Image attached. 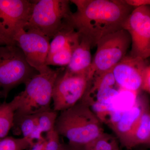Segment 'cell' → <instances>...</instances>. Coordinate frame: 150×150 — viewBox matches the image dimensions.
<instances>
[{
  "label": "cell",
  "mask_w": 150,
  "mask_h": 150,
  "mask_svg": "<svg viewBox=\"0 0 150 150\" xmlns=\"http://www.w3.org/2000/svg\"><path fill=\"white\" fill-rule=\"evenodd\" d=\"M33 1L0 0V36L9 45H16L15 39L24 30L29 20Z\"/></svg>",
  "instance_id": "8"
},
{
  "label": "cell",
  "mask_w": 150,
  "mask_h": 150,
  "mask_svg": "<svg viewBox=\"0 0 150 150\" xmlns=\"http://www.w3.org/2000/svg\"><path fill=\"white\" fill-rule=\"evenodd\" d=\"M88 83L87 75L73 74L64 69L57 77L53 88V110L59 112L79 102Z\"/></svg>",
  "instance_id": "7"
},
{
  "label": "cell",
  "mask_w": 150,
  "mask_h": 150,
  "mask_svg": "<svg viewBox=\"0 0 150 150\" xmlns=\"http://www.w3.org/2000/svg\"><path fill=\"white\" fill-rule=\"evenodd\" d=\"M149 105L146 98L139 95L134 105L123 111L120 120L111 128L122 144L132 134L143 112Z\"/></svg>",
  "instance_id": "12"
},
{
  "label": "cell",
  "mask_w": 150,
  "mask_h": 150,
  "mask_svg": "<svg viewBox=\"0 0 150 150\" xmlns=\"http://www.w3.org/2000/svg\"><path fill=\"white\" fill-rule=\"evenodd\" d=\"M6 45H9L8 43L4 38L0 36V46Z\"/></svg>",
  "instance_id": "25"
},
{
  "label": "cell",
  "mask_w": 150,
  "mask_h": 150,
  "mask_svg": "<svg viewBox=\"0 0 150 150\" xmlns=\"http://www.w3.org/2000/svg\"><path fill=\"white\" fill-rule=\"evenodd\" d=\"M0 96H1V87H0Z\"/></svg>",
  "instance_id": "28"
},
{
  "label": "cell",
  "mask_w": 150,
  "mask_h": 150,
  "mask_svg": "<svg viewBox=\"0 0 150 150\" xmlns=\"http://www.w3.org/2000/svg\"><path fill=\"white\" fill-rule=\"evenodd\" d=\"M77 8L68 23L80 37L89 41L92 48L102 38L123 29L134 10L124 0H72Z\"/></svg>",
  "instance_id": "1"
},
{
  "label": "cell",
  "mask_w": 150,
  "mask_h": 150,
  "mask_svg": "<svg viewBox=\"0 0 150 150\" xmlns=\"http://www.w3.org/2000/svg\"><path fill=\"white\" fill-rule=\"evenodd\" d=\"M18 105L17 96L10 102H5L0 105V139L7 137L12 129L15 112Z\"/></svg>",
  "instance_id": "16"
},
{
  "label": "cell",
  "mask_w": 150,
  "mask_h": 150,
  "mask_svg": "<svg viewBox=\"0 0 150 150\" xmlns=\"http://www.w3.org/2000/svg\"><path fill=\"white\" fill-rule=\"evenodd\" d=\"M123 28L131 36L130 55L144 60L150 58V6L134 8Z\"/></svg>",
  "instance_id": "9"
},
{
  "label": "cell",
  "mask_w": 150,
  "mask_h": 150,
  "mask_svg": "<svg viewBox=\"0 0 150 150\" xmlns=\"http://www.w3.org/2000/svg\"><path fill=\"white\" fill-rule=\"evenodd\" d=\"M142 90L150 93V64H148L145 68L143 75Z\"/></svg>",
  "instance_id": "21"
},
{
  "label": "cell",
  "mask_w": 150,
  "mask_h": 150,
  "mask_svg": "<svg viewBox=\"0 0 150 150\" xmlns=\"http://www.w3.org/2000/svg\"><path fill=\"white\" fill-rule=\"evenodd\" d=\"M116 150H120L119 149H117Z\"/></svg>",
  "instance_id": "29"
},
{
  "label": "cell",
  "mask_w": 150,
  "mask_h": 150,
  "mask_svg": "<svg viewBox=\"0 0 150 150\" xmlns=\"http://www.w3.org/2000/svg\"><path fill=\"white\" fill-rule=\"evenodd\" d=\"M118 149H119V148H118ZM117 149H116V150H117Z\"/></svg>",
  "instance_id": "31"
},
{
  "label": "cell",
  "mask_w": 150,
  "mask_h": 150,
  "mask_svg": "<svg viewBox=\"0 0 150 150\" xmlns=\"http://www.w3.org/2000/svg\"><path fill=\"white\" fill-rule=\"evenodd\" d=\"M38 72L30 66L16 45L0 46L1 96L6 98L12 89L25 84Z\"/></svg>",
  "instance_id": "5"
},
{
  "label": "cell",
  "mask_w": 150,
  "mask_h": 150,
  "mask_svg": "<svg viewBox=\"0 0 150 150\" xmlns=\"http://www.w3.org/2000/svg\"><path fill=\"white\" fill-rule=\"evenodd\" d=\"M50 40L37 31L23 30L16 38L15 42L22 51L29 65L41 73L51 69L46 65Z\"/></svg>",
  "instance_id": "10"
},
{
  "label": "cell",
  "mask_w": 150,
  "mask_h": 150,
  "mask_svg": "<svg viewBox=\"0 0 150 150\" xmlns=\"http://www.w3.org/2000/svg\"><path fill=\"white\" fill-rule=\"evenodd\" d=\"M62 150H84L83 147L75 146L68 144H64Z\"/></svg>",
  "instance_id": "24"
},
{
  "label": "cell",
  "mask_w": 150,
  "mask_h": 150,
  "mask_svg": "<svg viewBox=\"0 0 150 150\" xmlns=\"http://www.w3.org/2000/svg\"><path fill=\"white\" fill-rule=\"evenodd\" d=\"M45 149V139L44 138L42 139L36 141L26 150H44Z\"/></svg>",
  "instance_id": "23"
},
{
  "label": "cell",
  "mask_w": 150,
  "mask_h": 150,
  "mask_svg": "<svg viewBox=\"0 0 150 150\" xmlns=\"http://www.w3.org/2000/svg\"><path fill=\"white\" fill-rule=\"evenodd\" d=\"M70 1L38 0L33 1L31 13L24 28L53 38L67 24L72 12Z\"/></svg>",
  "instance_id": "4"
},
{
  "label": "cell",
  "mask_w": 150,
  "mask_h": 150,
  "mask_svg": "<svg viewBox=\"0 0 150 150\" xmlns=\"http://www.w3.org/2000/svg\"><path fill=\"white\" fill-rule=\"evenodd\" d=\"M125 2L134 8L150 6V0H124Z\"/></svg>",
  "instance_id": "22"
},
{
  "label": "cell",
  "mask_w": 150,
  "mask_h": 150,
  "mask_svg": "<svg viewBox=\"0 0 150 150\" xmlns=\"http://www.w3.org/2000/svg\"><path fill=\"white\" fill-rule=\"evenodd\" d=\"M131 45V36L124 29L102 38L96 45V52L89 70L88 81L94 75L112 69L126 56Z\"/></svg>",
  "instance_id": "6"
},
{
  "label": "cell",
  "mask_w": 150,
  "mask_h": 150,
  "mask_svg": "<svg viewBox=\"0 0 150 150\" xmlns=\"http://www.w3.org/2000/svg\"><path fill=\"white\" fill-rule=\"evenodd\" d=\"M102 123L88 105L81 100L59 112L55 130L70 144L84 147L104 134Z\"/></svg>",
  "instance_id": "2"
},
{
  "label": "cell",
  "mask_w": 150,
  "mask_h": 150,
  "mask_svg": "<svg viewBox=\"0 0 150 150\" xmlns=\"http://www.w3.org/2000/svg\"><path fill=\"white\" fill-rule=\"evenodd\" d=\"M74 49L71 48H65L48 56L46 65L48 67L56 66L67 67L71 61Z\"/></svg>",
  "instance_id": "17"
},
{
  "label": "cell",
  "mask_w": 150,
  "mask_h": 150,
  "mask_svg": "<svg viewBox=\"0 0 150 150\" xmlns=\"http://www.w3.org/2000/svg\"><path fill=\"white\" fill-rule=\"evenodd\" d=\"M149 131L150 132V119L149 121Z\"/></svg>",
  "instance_id": "27"
},
{
  "label": "cell",
  "mask_w": 150,
  "mask_h": 150,
  "mask_svg": "<svg viewBox=\"0 0 150 150\" xmlns=\"http://www.w3.org/2000/svg\"><path fill=\"white\" fill-rule=\"evenodd\" d=\"M91 48L89 41L81 37L80 43L73 51L71 61L65 69L73 74H87L88 77L92 62Z\"/></svg>",
  "instance_id": "13"
},
{
  "label": "cell",
  "mask_w": 150,
  "mask_h": 150,
  "mask_svg": "<svg viewBox=\"0 0 150 150\" xmlns=\"http://www.w3.org/2000/svg\"><path fill=\"white\" fill-rule=\"evenodd\" d=\"M150 119L149 105L143 112L132 134L122 144L123 146L131 148L141 144L150 145V132L149 129Z\"/></svg>",
  "instance_id": "15"
},
{
  "label": "cell",
  "mask_w": 150,
  "mask_h": 150,
  "mask_svg": "<svg viewBox=\"0 0 150 150\" xmlns=\"http://www.w3.org/2000/svg\"><path fill=\"white\" fill-rule=\"evenodd\" d=\"M60 136L55 130L45 134L44 150H62L64 144L61 143Z\"/></svg>",
  "instance_id": "20"
},
{
  "label": "cell",
  "mask_w": 150,
  "mask_h": 150,
  "mask_svg": "<svg viewBox=\"0 0 150 150\" xmlns=\"http://www.w3.org/2000/svg\"><path fill=\"white\" fill-rule=\"evenodd\" d=\"M83 149L84 150H94L93 149H92L90 147L88 146H85L83 147Z\"/></svg>",
  "instance_id": "26"
},
{
  "label": "cell",
  "mask_w": 150,
  "mask_h": 150,
  "mask_svg": "<svg viewBox=\"0 0 150 150\" xmlns=\"http://www.w3.org/2000/svg\"><path fill=\"white\" fill-rule=\"evenodd\" d=\"M80 39L79 33L68 23L52 38L48 56L64 48L75 49L79 43Z\"/></svg>",
  "instance_id": "14"
},
{
  "label": "cell",
  "mask_w": 150,
  "mask_h": 150,
  "mask_svg": "<svg viewBox=\"0 0 150 150\" xmlns=\"http://www.w3.org/2000/svg\"><path fill=\"white\" fill-rule=\"evenodd\" d=\"M64 69H50L45 72L38 73L28 81L24 90L17 95L19 105L15 117L51 110L54 83Z\"/></svg>",
  "instance_id": "3"
},
{
  "label": "cell",
  "mask_w": 150,
  "mask_h": 150,
  "mask_svg": "<svg viewBox=\"0 0 150 150\" xmlns=\"http://www.w3.org/2000/svg\"></svg>",
  "instance_id": "30"
},
{
  "label": "cell",
  "mask_w": 150,
  "mask_h": 150,
  "mask_svg": "<svg viewBox=\"0 0 150 150\" xmlns=\"http://www.w3.org/2000/svg\"><path fill=\"white\" fill-rule=\"evenodd\" d=\"M86 146L94 150H116L118 149L116 140L110 135L105 133Z\"/></svg>",
  "instance_id": "19"
},
{
  "label": "cell",
  "mask_w": 150,
  "mask_h": 150,
  "mask_svg": "<svg viewBox=\"0 0 150 150\" xmlns=\"http://www.w3.org/2000/svg\"><path fill=\"white\" fill-rule=\"evenodd\" d=\"M31 145L24 138L7 137L0 139V150H26Z\"/></svg>",
  "instance_id": "18"
},
{
  "label": "cell",
  "mask_w": 150,
  "mask_h": 150,
  "mask_svg": "<svg viewBox=\"0 0 150 150\" xmlns=\"http://www.w3.org/2000/svg\"><path fill=\"white\" fill-rule=\"evenodd\" d=\"M146 60L126 55L113 67L112 74L119 88L139 93L142 90L143 75L148 65Z\"/></svg>",
  "instance_id": "11"
}]
</instances>
